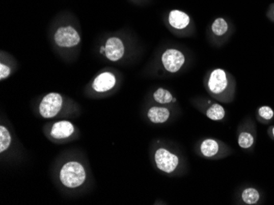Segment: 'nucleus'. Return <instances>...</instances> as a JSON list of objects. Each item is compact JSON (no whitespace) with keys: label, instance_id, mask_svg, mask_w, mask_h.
Returning a JSON list of instances; mask_svg holds the SVG:
<instances>
[{"label":"nucleus","instance_id":"1a4fd4ad","mask_svg":"<svg viewBox=\"0 0 274 205\" xmlns=\"http://www.w3.org/2000/svg\"><path fill=\"white\" fill-rule=\"evenodd\" d=\"M105 56L111 61H118L125 54V46L123 41L117 37L107 40L105 44Z\"/></svg>","mask_w":274,"mask_h":205},{"label":"nucleus","instance_id":"412c9836","mask_svg":"<svg viewBox=\"0 0 274 205\" xmlns=\"http://www.w3.org/2000/svg\"><path fill=\"white\" fill-rule=\"evenodd\" d=\"M266 16L272 22H274V3L268 6V10L266 12Z\"/></svg>","mask_w":274,"mask_h":205},{"label":"nucleus","instance_id":"2eb2a0df","mask_svg":"<svg viewBox=\"0 0 274 205\" xmlns=\"http://www.w3.org/2000/svg\"><path fill=\"white\" fill-rule=\"evenodd\" d=\"M260 199V194L257 189L253 187L245 188L241 193V200L245 204H255Z\"/></svg>","mask_w":274,"mask_h":205},{"label":"nucleus","instance_id":"f257e3e1","mask_svg":"<svg viewBox=\"0 0 274 205\" xmlns=\"http://www.w3.org/2000/svg\"><path fill=\"white\" fill-rule=\"evenodd\" d=\"M204 85L208 93L220 102H231L234 99L236 80L223 68H214L207 72Z\"/></svg>","mask_w":274,"mask_h":205},{"label":"nucleus","instance_id":"9d476101","mask_svg":"<svg viewBox=\"0 0 274 205\" xmlns=\"http://www.w3.org/2000/svg\"><path fill=\"white\" fill-rule=\"evenodd\" d=\"M223 145L217 139H205L200 145V151L205 159H215L223 152Z\"/></svg>","mask_w":274,"mask_h":205},{"label":"nucleus","instance_id":"0eeeda50","mask_svg":"<svg viewBox=\"0 0 274 205\" xmlns=\"http://www.w3.org/2000/svg\"><path fill=\"white\" fill-rule=\"evenodd\" d=\"M54 41L58 46L72 48L80 44V37L78 32L72 26H62L55 32Z\"/></svg>","mask_w":274,"mask_h":205},{"label":"nucleus","instance_id":"5701e85b","mask_svg":"<svg viewBox=\"0 0 274 205\" xmlns=\"http://www.w3.org/2000/svg\"><path fill=\"white\" fill-rule=\"evenodd\" d=\"M272 136H273V139H274V127L273 128H272Z\"/></svg>","mask_w":274,"mask_h":205},{"label":"nucleus","instance_id":"dca6fc26","mask_svg":"<svg viewBox=\"0 0 274 205\" xmlns=\"http://www.w3.org/2000/svg\"><path fill=\"white\" fill-rule=\"evenodd\" d=\"M154 99L156 102L165 105L171 102H175L177 99L174 98L171 92L163 88H158L153 94Z\"/></svg>","mask_w":274,"mask_h":205},{"label":"nucleus","instance_id":"39448f33","mask_svg":"<svg viewBox=\"0 0 274 205\" xmlns=\"http://www.w3.org/2000/svg\"><path fill=\"white\" fill-rule=\"evenodd\" d=\"M63 105V97L57 92H50L44 96L40 105V113L44 119H51L58 115Z\"/></svg>","mask_w":274,"mask_h":205},{"label":"nucleus","instance_id":"4be33fe9","mask_svg":"<svg viewBox=\"0 0 274 205\" xmlns=\"http://www.w3.org/2000/svg\"><path fill=\"white\" fill-rule=\"evenodd\" d=\"M104 52H105V47L102 46L101 48H100V53L103 54Z\"/></svg>","mask_w":274,"mask_h":205},{"label":"nucleus","instance_id":"6ab92c4d","mask_svg":"<svg viewBox=\"0 0 274 205\" xmlns=\"http://www.w3.org/2000/svg\"><path fill=\"white\" fill-rule=\"evenodd\" d=\"M258 115L260 119L269 121L274 117V111L268 106H263L258 110Z\"/></svg>","mask_w":274,"mask_h":205},{"label":"nucleus","instance_id":"4468645a","mask_svg":"<svg viewBox=\"0 0 274 205\" xmlns=\"http://www.w3.org/2000/svg\"><path fill=\"white\" fill-rule=\"evenodd\" d=\"M210 107L207 108L205 114L208 119L213 121H221L225 118L226 111L224 107L220 103H213L209 101Z\"/></svg>","mask_w":274,"mask_h":205},{"label":"nucleus","instance_id":"20e7f679","mask_svg":"<svg viewBox=\"0 0 274 205\" xmlns=\"http://www.w3.org/2000/svg\"><path fill=\"white\" fill-rule=\"evenodd\" d=\"M186 62V55L177 48H168L161 56L162 67L169 73L175 74L180 72Z\"/></svg>","mask_w":274,"mask_h":205},{"label":"nucleus","instance_id":"6e6552de","mask_svg":"<svg viewBox=\"0 0 274 205\" xmlns=\"http://www.w3.org/2000/svg\"><path fill=\"white\" fill-rule=\"evenodd\" d=\"M167 21L169 26L177 31L182 32L186 29H191L193 25V21L190 15L178 9L170 11L168 14Z\"/></svg>","mask_w":274,"mask_h":205},{"label":"nucleus","instance_id":"f3484780","mask_svg":"<svg viewBox=\"0 0 274 205\" xmlns=\"http://www.w3.org/2000/svg\"><path fill=\"white\" fill-rule=\"evenodd\" d=\"M238 145L240 148L250 149L255 143V136L249 131H243L239 133Z\"/></svg>","mask_w":274,"mask_h":205},{"label":"nucleus","instance_id":"aec40b11","mask_svg":"<svg viewBox=\"0 0 274 205\" xmlns=\"http://www.w3.org/2000/svg\"><path fill=\"white\" fill-rule=\"evenodd\" d=\"M11 69L5 64H0V80H4L10 76Z\"/></svg>","mask_w":274,"mask_h":205},{"label":"nucleus","instance_id":"ddd939ff","mask_svg":"<svg viewBox=\"0 0 274 205\" xmlns=\"http://www.w3.org/2000/svg\"><path fill=\"white\" fill-rule=\"evenodd\" d=\"M147 116L154 124H163L169 120L170 111L166 107H153L148 111Z\"/></svg>","mask_w":274,"mask_h":205},{"label":"nucleus","instance_id":"423d86ee","mask_svg":"<svg viewBox=\"0 0 274 205\" xmlns=\"http://www.w3.org/2000/svg\"><path fill=\"white\" fill-rule=\"evenodd\" d=\"M154 161L157 167L166 174H171L177 169L179 158L165 148H159L154 154Z\"/></svg>","mask_w":274,"mask_h":205},{"label":"nucleus","instance_id":"f8f14e48","mask_svg":"<svg viewBox=\"0 0 274 205\" xmlns=\"http://www.w3.org/2000/svg\"><path fill=\"white\" fill-rule=\"evenodd\" d=\"M74 132V126L72 123L69 121L57 122L53 124V127L51 128V136L53 139H64L69 138Z\"/></svg>","mask_w":274,"mask_h":205},{"label":"nucleus","instance_id":"7ed1b4c3","mask_svg":"<svg viewBox=\"0 0 274 205\" xmlns=\"http://www.w3.org/2000/svg\"><path fill=\"white\" fill-rule=\"evenodd\" d=\"M60 180L68 188H76L84 183L86 171L80 163L68 162L62 167Z\"/></svg>","mask_w":274,"mask_h":205},{"label":"nucleus","instance_id":"9b49d317","mask_svg":"<svg viewBox=\"0 0 274 205\" xmlns=\"http://www.w3.org/2000/svg\"><path fill=\"white\" fill-rule=\"evenodd\" d=\"M116 76L110 72H103L95 78L93 82L94 90L104 92L111 90L116 85Z\"/></svg>","mask_w":274,"mask_h":205},{"label":"nucleus","instance_id":"f03ea898","mask_svg":"<svg viewBox=\"0 0 274 205\" xmlns=\"http://www.w3.org/2000/svg\"><path fill=\"white\" fill-rule=\"evenodd\" d=\"M234 27L230 20L226 17H216L208 28V36L213 45L220 46L230 38Z\"/></svg>","mask_w":274,"mask_h":205},{"label":"nucleus","instance_id":"a211bd4d","mask_svg":"<svg viewBox=\"0 0 274 205\" xmlns=\"http://www.w3.org/2000/svg\"><path fill=\"white\" fill-rule=\"evenodd\" d=\"M12 136L5 126H0V152L6 151L10 146Z\"/></svg>","mask_w":274,"mask_h":205}]
</instances>
